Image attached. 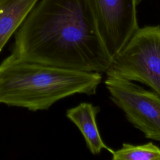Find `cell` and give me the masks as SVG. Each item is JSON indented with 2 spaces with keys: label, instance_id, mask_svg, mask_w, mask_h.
<instances>
[{
  "label": "cell",
  "instance_id": "5b68a950",
  "mask_svg": "<svg viewBox=\"0 0 160 160\" xmlns=\"http://www.w3.org/2000/svg\"><path fill=\"white\" fill-rule=\"evenodd\" d=\"M100 35L113 57L138 29L141 0H88Z\"/></svg>",
  "mask_w": 160,
  "mask_h": 160
},
{
  "label": "cell",
  "instance_id": "52a82bcc",
  "mask_svg": "<svg viewBox=\"0 0 160 160\" xmlns=\"http://www.w3.org/2000/svg\"><path fill=\"white\" fill-rule=\"evenodd\" d=\"M39 0H0V52Z\"/></svg>",
  "mask_w": 160,
  "mask_h": 160
},
{
  "label": "cell",
  "instance_id": "3957f363",
  "mask_svg": "<svg viewBox=\"0 0 160 160\" xmlns=\"http://www.w3.org/2000/svg\"><path fill=\"white\" fill-rule=\"evenodd\" d=\"M109 69L126 79L145 84L160 96V25L139 28L112 57Z\"/></svg>",
  "mask_w": 160,
  "mask_h": 160
},
{
  "label": "cell",
  "instance_id": "6da1fadb",
  "mask_svg": "<svg viewBox=\"0 0 160 160\" xmlns=\"http://www.w3.org/2000/svg\"><path fill=\"white\" fill-rule=\"evenodd\" d=\"M12 53L36 62L100 73L112 61L88 0H39L15 32Z\"/></svg>",
  "mask_w": 160,
  "mask_h": 160
},
{
  "label": "cell",
  "instance_id": "7a4b0ae2",
  "mask_svg": "<svg viewBox=\"0 0 160 160\" xmlns=\"http://www.w3.org/2000/svg\"><path fill=\"white\" fill-rule=\"evenodd\" d=\"M101 80L100 72L42 64L11 53L0 64V104L46 110L75 94H95Z\"/></svg>",
  "mask_w": 160,
  "mask_h": 160
},
{
  "label": "cell",
  "instance_id": "8992f818",
  "mask_svg": "<svg viewBox=\"0 0 160 160\" xmlns=\"http://www.w3.org/2000/svg\"><path fill=\"white\" fill-rule=\"evenodd\" d=\"M99 111V106L89 102H82L68 109L66 116L79 129L88 148L92 154H99L104 149L112 154L114 150L104 142L97 126L96 116Z\"/></svg>",
  "mask_w": 160,
  "mask_h": 160
},
{
  "label": "cell",
  "instance_id": "277c9868",
  "mask_svg": "<svg viewBox=\"0 0 160 160\" xmlns=\"http://www.w3.org/2000/svg\"><path fill=\"white\" fill-rule=\"evenodd\" d=\"M104 84L112 102L144 136L160 142V96L108 69Z\"/></svg>",
  "mask_w": 160,
  "mask_h": 160
},
{
  "label": "cell",
  "instance_id": "ba28073f",
  "mask_svg": "<svg viewBox=\"0 0 160 160\" xmlns=\"http://www.w3.org/2000/svg\"><path fill=\"white\" fill-rule=\"evenodd\" d=\"M111 154L113 160H160V148L152 142L143 144L125 142Z\"/></svg>",
  "mask_w": 160,
  "mask_h": 160
}]
</instances>
